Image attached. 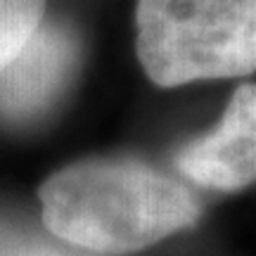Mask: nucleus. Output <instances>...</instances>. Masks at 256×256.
Listing matches in <instances>:
<instances>
[{
  "label": "nucleus",
  "instance_id": "f257e3e1",
  "mask_svg": "<svg viewBox=\"0 0 256 256\" xmlns=\"http://www.w3.org/2000/svg\"><path fill=\"white\" fill-rule=\"evenodd\" d=\"M46 228L92 252H138L194 226L192 192L136 162H78L40 185Z\"/></svg>",
  "mask_w": 256,
  "mask_h": 256
},
{
  "label": "nucleus",
  "instance_id": "f03ea898",
  "mask_svg": "<svg viewBox=\"0 0 256 256\" xmlns=\"http://www.w3.org/2000/svg\"><path fill=\"white\" fill-rule=\"evenodd\" d=\"M136 52L174 88L256 72V0H138Z\"/></svg>",
  "mask_w": 256,
  "mask_h": 256
},
{
  "label": "nucleus",
  "instance_id": "7ed1b4c3",
  "mask_svg": "<svg viewBox=\"0 0 256 256\" xmlns=\"http://www.w3.org/2000/svg\"><path fill=\"white\" fill-rule=\"evenodd\" d=\"M81 57L78 36L64 22H43L12 62L0 72V112L34 119L60 98Z\"/></svg>",
  "mask_w": 256,
  "mask_h": 256
},
{
  "label": "nucleus",
  "instance_id": "20e7f679",
  "mask_svg": "<svg viewBox=\"0 0 256 256\" xmlns=\"http://www.w3.org/2000/svg\"><path fill=\"white\" fill-rule=\"evenodd\" d=\"M176 166L209 190L235 192L256 183V83L235 88L218 126L185 145Z\"/></svg>",
  "mask_w": 256,
  "mask_h": 256
},
{
  "label": "nucleus",
  "instance_id": "39448f33",
  "mask_svg": "<svg viewBox=\"0 0 256 256\" xmlns=\"http://www.w3.org/2000/svg\"><path fill=\"white\" fill-rule=\"evenodd\" d=\"M46 5L48 0H0V72L43 24Z\"/></svg>",
  "mask_w": 256,
  "mask_h": 256
},
{
  "label": "nucleus",
  "instance_id": "423d86ee",
  "mask_svg": "<svg viewBox=\"0 0 256 256\" xmlns=\"http://www.w3.org/2000/svg\"><path fill=\"white\" fill-rule=\"evenodd\" d=\"M0 256H60L43 242L0 230Z\"/></svg>",
  "mask_w": 256,
  "mask_h": 256
}]
</instances>
